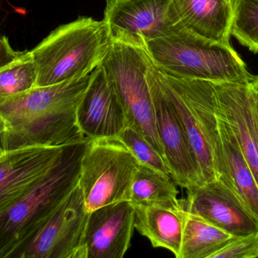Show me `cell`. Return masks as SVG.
Instances as JSON below:
<instances>
[{
	"label": "cell",
	"mask_w": 258,
	"mask_h": 258,
	"mask_svg": "<svg viewBox=\"0 0 258 258\" xmlns=\"http://www.w3.org/2000/svg\"><path fill=\"white\" fill-rule=\"evenodd\" d=\"M91 74L34 86L0 100V144L4 151L62 147L89 140L77 123V109Z\"/></svg>",
	"instance_id": "6da1fadb"
},
{
	"label": "cell",
	"mask_w": 258,
	"mask_h": 258,
	"mask_svg": "<svg viewBox=\"0 0 258 258\" xmlns=\"http://www.w3.org/2000/svg\"><path fill=\"white\" fill-rule=\"evenodd\" d=\"M89 140L64 146L49 171L21 199L0 214V258H10L27 243L78 185Z\"/></svg>",
	"instance_id": "7a4b0ae2"
},
{
	"label": "cell",
	"mask_w": 258,
	"mask_h": 258,
	"mask_svg": "<svg viewBox=\"0 0 258 258\" xmlns=\"http://www.w3.org/2000/svg\"><path fill=\"white\" fill-rule=\"evenodd\" d=\"M111 36L104 20L89 17L59 26L30 50L37 73L36 86L89 75L104 59Z\"/></svg>",
	"instance_id": "3957f363"
},
{
	"label": "cell",
	"mask_w": 258,
	"mask_h": 258,
	"mask_svg": "<svg viewBox=\"0 0 258 258\" xmlns=\"http://www.w3.org/2000/svg\"><path fill=\"white\" fill-rule=\"evenodd\" d=\"M156 67L177 78L248 84L253 78L231 45L198 36L186 29L146 42Z\"/></svg>",
	"instance_id": "277c9868"
},
{
	"label": "cell",
	"mask_w": 258,
	"mask_h": 258,
	"mask_svg": "<svg viewBox=\"0 0 258 258\" xmlns=\"http://www.w3.org/2000/svg\"><path fill=\"white\" fill-rule=\"evenodd\" d=\"M111 34L108 49L100 65L119 93L129 125L138 130L165 159L147 81L151 58L146 42L121 30H111Z\"/></svg>",
	"instance_id": "5b68a950"
},
{
	"label": "cell",
	"mask_w": 258,
	"mask_h": 258,
	"mask_svg": "<svg viewBox=\"0 0 258 258\" xmlns=\"http://www.w3.org/2000/svg\"><path fill=\"white\" fill-rule=\"evenodd\" d=\"M139 165L118 138L89 139L82 159L78 183L89 212L129 201Z\"/></svg>",
	"instance_id": "8992f818"
},
{
	"label": "cell",
	"mask_w": 258,
	"mask_h": 258,
	"mask_svg": "<svg viewBox=\"0 0 258 258\" xmlns=\"http://www.w3.org/2000/svg\"><path fill=\"white\" fill-rule=\"evenodd\" d=\"M89 212L79 184L10 258H81Z\"/></svg>",
	"instance_id": "52a82bcc"
},
{
	"label": "cell",
	"mask_w": 258,
	"mask_h": 258,
	"mask_svg": "<svg viewBox=\"0 0 258 258\" xmlns=\"http://www.w3.org/2000/svg\"><path fill=\"white\" fill-rule=\"evenodd\" d=\"M147 81L154 107L158 135L174 183L188 189L203 184L198 162L184 127L162 87L159 70L150 60Z\"/></svg>",
	"instance_id": "ba28073f"
},
{
	"label": "cell",
	"mask_w": 258,
	"mask_h": 258,
	"mask_svg": "<svg viewBox=\"0 0 258 258\" xmlns=\"http://www.w3.org/2000/svg\"><path fill=\"white\" fill-rule=\"evenodd\" d=\"M183 209L236 237L258 230L256 218L237 194L220 180L208 182L186 189Z\"/></svg>",
	"instance_id": "9c48e42d"
},
{
	"label": "cell",
	"mask_w": 258,
	"mask_h": 258,
	"mask_svg": "<svg viewBox=\"0 0 258 258\" xmlns=\"http://www.w3.org/2000/svg\"><path fill=\"white\" fill-rule=\"evenodd\" d=\"M77 116L79 127L88 139L117 138L128 125L122 100L101 65L91 73Z\"/></svg>",
	"instance_id": "30bf717a"
},
{
	"label": "cell",
	"mask_w": 258,
	"mask_h": 258,
	"mask_svg": "<svg viewBox=\"0 0 258 258\" xmlns=\"http://www.w3.org/2000/svg\"><path fill=\"white\" fill-rule=\"evenodd\" d=\"M104 20L111 30H121L147 42L181 28L172 0H106Z\"/></svg>",
	"instance_id": "8fae6325"
},
{
	"label": "cell",
	"mask_w": 258,
	"mask_h": 258,
	"mask_svg": "<svg viewBox=\"0 0 258 258\" xmlns=\"http://www.w3.org/2000/svg\"><path fill=\"white\" fill-rule=\"evenodd\" d=\"M135 229V209L129 201L103 206L89 212L81 258H122Z\"/></svg>",
	"instance_id": "7c38bea8"
},
{
	"label": "cell",
	"mask_w": 258,
	"mask_h": 258,
	"mask_svg": "<svg viewBox=\"0 0 258 258\" xmlns=\"http://www.w3.org/2000/svg\"><path fill=\"white\" fill-rule=\"evenodd\" d=\"M63 148L33 146L4 151L0 157V214L21 199L49 171Z\"/></svg>",
	"instance_id": "4fadbf2b"
},
{
	"label": "cell",
	"mask_w": 258,
	"mask_h": 258,
	"mask_svg": "<svg viewBox=\"0 0 258 258\" xmlns=\"http://www.w3.org/2000/svg\"><path fill=\"white\" fill-rule=\"evenodd\" d=\"M213 84L218 111L234 133L258 185V118L249 83Z\"/></svg>",
	"instance_id": "5bb4252c"
},
{
	"label": "cell",
	"mask_w": 258,
	"mask_h": 258,
	"mask_svg": "<svg viewBox=\"0 0 258 258\" xmlns=\"http://www.w3.org/2000/svg\"><path fill=\"white\" fill-rule=\"evenodd\" d=\"M183 28L209 40L230 45L232 0H172Z\"/></svg>",
	"instance_id": "9a60e30c"
},
{
	"label": "cell",
	"mask_w": 258,
	"mask_h": 258,
	"mask_svg": "<svg viewBox=\"0 0 258 258\" xmlns=\"http://www.w3.org/2000/svg\"><path fill=\"white\" fill-rule=\"evenodd\" d=\"M135 229L150 240L153 248L168 250L178 258L183 236V206L135 207Z\"/></svg>",
	"instance_id": "2e32d148"
},
{
	"label": "cell",
	"mask_w": 258,
	"mask_h": 258,
	"mask_svg": "<svg viewBox=\"0 0 258 258\" xmlns=\"http://www.w3.org/2000/svg\"><path fill=\"white\" fill-rule=\"evenodd\" d=\"M217 112L224 158L235 191L247 209L258 218V185L255 177L234 133L220 114L218 105Z\"/></svg>",
	"instance_id": "e0dca14e"
},
{
	"label": "cell",
	"mask_w": 258,
	"mask_h": 258,
	"mask_svg": "<svg viewBox=\"0 0 258 258\" xmlns=\"http://www.w3.org/2000/svg\"><path fill=\"white\" fill-rule=\"evenodd\" d=\"M178 191L169 175L140 163L131 189L129 201L134 207L182 208Z\"/></svg>",
	"instance_id": "ac0fdd59"
},
{
	"label": "cell",
	"mask_w": 258,
	"mask_h": 258,
	"mask_svg": "<svg viewBox=\"0 0 258 258\" xmlns=\"http://www.w3.org/2000/svg\"><path fill=\"white\" fill-rule=\"evenodd\" d=\"M183 220L178 258H212L236 238L184 209Z\"/></svg>",
	"instance_id": "d6986e66"
},
{
	"label": "cell",
	"mask_w": 258,
	"mask_h": 258,
	"mask_svg": "<svg viewBox=\"0 0 258 258\" xmlns=\"http://www.w3.org/2000/svg\"><path fill=\"white\" fill-rule=\"evenodd\" d=\"M37 73L30 51L0 69V100L36 86Z\"/></svg>",
	"instance_id": "ffe728a7"
},
{
	"label": "cell",
	"mask_w": 258,
	"mask_h": 258,
	"mask_svg": "<svg viewBox=\"0 0 258 258\" xmlns=\"http://www.w3.org/2000/svg\"><path fill=\"white\" fill-rule=\"evenodd\" d=\"M230 34L241 45L258 53V0H232Z\"/></svg>",
	"instance_id": "44dd1931"
},
{
	"label": "cell",
	"mask_w": 258,
	"mask_h": 258,
	"mask_svg": "<svg viewBox=\"0 0 258 258\" xmlns=\"http://www.w3.org/2000/svg\"><path fill=\"white\" fill-rule=\"evenodd\" d=\"M117 138L140 163L151 167L167 175H171L163 157L135 127L128 124Z\"/></svg>",
	"instance_id": "7402d4cb"
},
{
	"label": "cell",
	"mask_w": 258,
	"mask_h": 258,
	"mask_svg": "<svg viewBox=\"0 0 258 258\" xmlns=\"http://www.w3.org/2000/svg\"><path fill=\"white\" fill-rule=\"evenodd\" d=\"M258 230L247 236L236 237L215 253L212 258H257Z\"/></svg>",
	"instance_id": "603a6c76"
},
{
	"label": "cell",
	"mask_w": 258,
	"mask_h": 258,
	"mask_svg": "<svg viewBox=\"0 0 258 258\" xmlns=\"http://www.w3.org/2000/svg\"><path fill=\"white\" fill-rule=\"evenodd\" d=\"M25 51H17L9 43V39L5 36H0V69L10 65L22 56Z\"/></svg>",
	"instance_id": "cb8c5ba5"
},
{
	"label": "cell",
	"mask_w": 258,
	"mask_h": 258,
	"mask_svg": "<svg viewBox=\"0 0 258 258\" xmlns=\"http://www.w3.org/2000/svg\"><path fill=\"white\" fill-rule=\"evenodd\" d=\"M250 87L252 92L253 97H254V105H255L256 112H257L258 118V76H253L249 83Z\"/></svg>",
	"instance_id": "d4e9b609"
},
{
	"label": "cell",
	"mask_w": 258,
	"mask_h": 258,
	"mask_svg": "<svg viewBox=\"0 0 258 258\" xmlns=\"http://www.w3.org/2000/svg\"><path fill=\"white\" fill-rule=\"evenodd\" d=\"M4 150H3V147H2L1 144H0V157L3 156V153H4Z\"/></svg>",
	"instance_id": "484cf974"
}]
</instances>
